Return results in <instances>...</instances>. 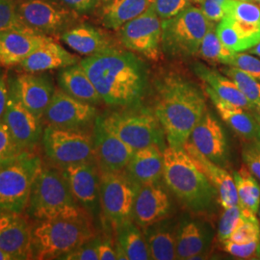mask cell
Masks as SVG:
<instances>
[{
	"instance_id": "obj_1",
	"label": "cell",
	"mask_w": 260,
	"mask_h": 260,
	"mask_svg": "<svg viewBox=\"0 0 260 260\" xmlns=\"http://www.w3.org/2000/svg\"><path fill=\"white\" fill-rule=\"evenodd\" d=\"M80 64L103 103L114 108L140 105L148 88V69L134 52L114 48L82 59Z\"/></svg>"
},
{
	"instance_id": "obj_2",
	"label": "cell",
	"mask_w": 260,
	"mask_h": 260,
	"mask_svg": "<svg viewBox=\"0 0 260 260\" xmlns=\"http://www.w3.org/2000/svg\"><path fill=\"white\" fill-rule=\"evenodd\" d=\"M153 111L169 146L183 148L196 124L207 111L205 93L182 76L167 75L158 82Z\"/></svg>"
},
{
	"instance_id": "obj_3",
	"label": "cell",
	"mask_w": 260,
	"mask_h": 260,
	"mask_svg": "<svg viewBox=\"0 0 260 260\" xmlns=\"http://www.w3.org/2000/svg\"><path fill=\"white\" fill-rule=\"evenodd\" d=\"M163 158L164 182L186 210L196 216L212 213L219 204L217 191L185 149L168 146Z\"/></svg>"
},
{
	"instance_id": "obj_4",
	"label": "cell",
	"mask_w": 260,
	"mask_h": 260,
	"mask_svg": "<svg viewBox=\"0 0 260 260\" xmlns=\"http://www.w3.org/2000/svg\"><path fill=\"white\" fill-rule=\"evenodd\" d=\"M99 233L87 211L73 216L32 221L31 259H59Z\"/></svg>"
},
{
	"instance_id": "obj_5",
	"label": "cell",
	"mask_w": 260,
	"mask_h": 260,
	"mask_svg": "<svg viewBox=\"0 0 260 260\" xmlns=\"http://www.w3.org/2000/svg\"><path fill=\"white\" fill-rule=\"evenodd\" d=\"M86 210L77 204L60 168L44 163L33 183L24 210L31 221L73 217Z\"/></svg>"
},
{
	"instance_id": "obj_6",
	"label": "cell",
	"mask_w": 260,
	"mask_h": 260,
	"mask_svg": "<svg viewBox=\"0 0 260 260\" xmlns=\"http://www.w3.org/2000/svg\"><path fill=\"white\" fill-rule=\"evenodd\" d=\"M100 118L107 129L134 150L151 145L164 147L165 134L155 113L141 104L117 108Z\"/></svg>"
},
{
	"instance_id": "obj_7",
	"label": "cell",
	"mask_w": 260,
	"mask_h": 260,
	"mask_svg": "<svg viewBox=\"0 0 260 260\" xmlns=\"http://www.w3.org/2000/svg\"><path fill=\"white\" fill-rule=\"evenodd\" d=\"M211 22L200 8L191 6L171 19L161 21V48L170 55L198 54Z\"/></svg>"
},
{
	"instance_id": "obj_8",
	"label": "cell",
	"mask_w": 260,
	"mask_h": 260,
	"mask_svg": "<svg viewBox=\"0 0 260 260\" xmlns=\"http://www.w3.org/2000/svg\"><path fill=\"white\" fill-rule=\"evenodd\" d=\"M93 128L62 129L45 126L41 143L47 163L60 169L95 163Z\"/></svg>"
},
{
	"instance_id": "obj_9",
	"label": "cell",
	"mask_w": 260,
	"mask_h": 260,
	"mask_svg": "<svg viewBox=\"0 0 260 260\" xmlns=\"http://www.w3.org/2000/svg\"><path fill=\"white\" fill-rule=\"evenodd\" d=\"M43 165L38 151L24 152L0 167V209L23 212Z\"/></svg>"
},
{
	"instance_id": "obj_10",
	"label": "cell",
	"mask_w": 260,
	"mask_h": 260,
	"mask_svg": "<svg viewBox=\"0 0 260 260\" xmlns=\"http://www.w3.org/2000/svg\"><path fill=\"white\" fill-rule=\"evenodd\" d=\"M140 185L125 171L101 172V211L113 231L132 220V209Z\"/></svg>"
},
{
	"instance_id": "obj_11",
	"label": "cell",
	"mask_w": 260,
	"mask_h": 260,
	"mask_svg": "<svg viewBox=\"0 0 260 260\" xmlns=\"http://www.w3.org/2000/svg\"><path fill=\"white\" fill-rule=\"evenodd\" d=\"M18 11L28 28L54 39L78 23L79 14L60 0H19Z\"/></svg>"
},
{
	"instance_id": "obj_12",
	"label": "cell",
	"mask_w": 260,
	"mask_h": 260,
	"mask_svg": "<svg viewBox=\"0 0 260 260\" xmlns=\"http://www.w3.org/2000/svg\"><path fill=\"white\" fill-rule=\"evenodd\" d=\"M160 19L150 6L139 17L122 25L118 30L122 47L149 60H158L162 34Z\"/></svg>"
},
{
	"instance_id": "obj_13",
	"label": "cell",
	"mask_w": 260,
	"mask_h": 260,
	"mask_svg": "<svg viewBox=\"0 0 260 260\" xmlns=\"http://www.w3.org/2000/svg\"><path fill=\"white\" fill-rule=\"evenodd\" d=\"M98 117L94 105L78 101L56 87L52 100L43 116L45 126L62 129H92Z\"/></svg>"
},
{
	"instance_id": "obj_14",
	"label": "cell",
	"mask_w": 260,
	"mask_h": 260,
	"mask_svg": "<svg viewBox=\"0 0 260 260\" xmlns=\"http://www.w3.org/2000/svg\"><path fill=\"white\" fill-rule=\"evenodd\" d=\"M9 90L27 110L43 120L55 92L53 76L48 73L16 72L8 75Z\"/></svg>"
},
{
	"instance_id": "obj_15",
	"label": "cell",
	"mask_w": 260,
	"mask_h": 260,
	"mask_svg": "<svg viewBox=\"0 0 260 260\" xmlns=\"http://www.w3.org/2000/svg\"><path fill=\"white\" fill-rule=\"evenodd\" d=\"M77 204L93 218L101 212V171L96 163L60 169Z\"/></svg>"
},
{
	"instance_id": "obj_16",
	"label": "cell",
	"mask_w": 260,
	"mask_h": 260,
	"mask_svg": "<svg viewBox=\"0 0 260 260\" xmlns=\"http://www.w3.org/2000/svg\"><path fill=\"white\" fill-rule=\"evenodd\" d=\"M3 121L22 151H37L44 130L43 120L27 110L10 90Z\"/></svg>"
},
{
	"instance_id": "obj_17",
	"label": "cell",
	"mask_w": 260,
	"mask_h": 260,
	"mask_svg": "<svg viewBox=\"0 0 260 260\" xmlns=\"http://www.w3.org/2000/svg\"><path fill=\"white\" fill-rule=\"evenodd\" d=\"M32 221L22 212L0 209V249L13 259H31Z\"/></svg>"
},
{
	"instance_id": "obj_18",
	"label": "cell",
	"mask_w": 260,
	"mask_h": 260,
	"mask_svg": "<svg viewBox=\"0 0 260 260\" xmlns=\"http://www.w3.org/2000/svg\"><path fill=\"white\" fill-rule=\"evenodd\" d=\"M93 133L95 163L100 171H124L135 150L107 129L99 115L93 124Z\"/></svg>"
},
{
	"instance_id": "obj_19",
	"label": "cell",
	"mask_w": 260,
	"mask_h": 260,
	"mask_svg": "<svg viewBox=\"0 0 260 260\" xmlns=\"http://www.w3.org/2000/svg\"><path fill=\"white\" fill-rule=\"evenodd\" d=\"M213 238V229L205 220L184 217L178 223L177 259H205Z\"/></svg>"
},
{
	"instance_id": "obj_20",
	"label": "cell",
	"mask_w": 260,
	"mask_h": 260,
	"mask_svg": "<svg viewBox=\"0 0 260 260\" xmlns=\"http://www.w3.org/2000/svg\"><path fill=\"white\" fill-rule=\"evenodd\" d=\"M188 141L205 157L220 166L224 165L229 154L228 142L221 124L212 113L205 112Z\"/></svg>"
},
{
	"instance_id": "obj_21",
	"label": "cell",
	"mask_w": 260,
	"mask_h": 260,
	"mask_svg": "<svg viewBox=\"0 0 260 260\" xmlns=\"http://www.w3.org/2000/svg\"><path fill=\"white\" fill-rule=\"evenodd\" d=\"M171 212V201L161 182L140 186L135 197L132 221L141 229L168 218Z\"/></svg>"
},
{
	"instance_id": "obj_22",
	"label": "cell",
	"mask_w": 260,
	"mask_h": 260,
	"mask_svg": "<svg viewBox=\"0 0 260 260\" xmlns=\"http://www.w3.org/2000/svg\"><path fill=\"white\" fill-rule=\"evenodd\" d=\"M54 38L32 30L0 31V67L15 68L44 44Z\"/></svg>"
},
{
	"instance_id": "obj_23",
	"label": "cell",
	"mask_w": 260,
	"mask_h": 260,
	"mask_svg": "<svg viewBox=\"0 0 260 260\" xmlns=\"http://www.w3.org/2000/svg\"><path fill=\"white\" fill-rule=\"evenodd\" d=\"M58 39L77 54L86 57L119 48L109 34L88 23H76L65 30Z\"/></svg>"
},
{
	"instance_id": "obj_24",
	"label": "cell",
	"mask_w": 260,
	"mask_h": 260,
	"mask_svg": "<svg viewBox=\"0 0 260 260\" xmlns=\"http://www.w3.org/2000/svg\"><path fill=\"white\" fill-rule=\"evenodd\" d=\"M224 10V17L239 35L242 52L259 43L260 6L248 0H228Z\"/></svg>"
},
{
	"instance_id": "obj_25",
	"label": "cell",
	"mask_w": 260,
	"mask_h": 260,
	"mask_svg": "<svg viewBox=\"0 0 260 260\" xmlns=\"http://www.w3.org/2000/svg\"><path fill=\"white\" fill-rule=\"evenodd\" d=\"M205 93L210 98L220 117L232 129L248 142L260 143V114L255 108H243L225 103L205 86Z\"/></svg>"
},
{
	"instance_id": "obj_26",
	"label": "cell",
	"mask_w": 260,
	"mask_h": 260,
	"mask_svg": "<svg viewBox=\"0 0 260 260\" xmlns=\"http://www.w3.org/2000/svg\"><path fill=\"white\" fill-rule=\"evenodd\" d=\"M183 149L216 189L221 206L223 208H229L239 205L233 176L229 174L222 166L205 157L189 141L186 142Z\"/></svg>"
},
{
	"instance_id": "obj_27",
	"label": "cell",
	"mask_w": 260,
	"mask_h": 260,
	"mask_svg": "<svg viewBox=\"0 0 260 260\" xmlns=\"http://www.w3.org/2000/svg\"><path fill=\"white\" fill-rule=\"evenodd\" d=\"M81 59L62 47L55 39L50 40L20 62L16 72L46 73L79 63Z\"/></svg>"
},
{
	"instance_id": "obj_28",
	"label": "cell",
	"mask_w": 260,
	"mask_h": 260,
	"mask_svg": "<svg viewBox=\"0 0 260 260\" xmlns=\"http://www.w3.org/2000/svg\"><path fill=\"white\" fill-rule=\"evenodd\" d=\"M124 171L140 186L161 182L164 171L163 149L151 145L136 149Z\"/></svg>"
},
{
	"instance_id": "obj_29",
	"label": "cell",
	"mask_w": 260,
	"mask_h": 260,
	"mask_svg": "<svg viewBox=\"0 0 260 260\" xmlns=\"http://www.w3.org/2000/svg\"><path fill=\"white\" fill-rule=\"evenodd\" d=\"M142 230L148 243L151 259H177L178 223L166 218Z\"/></svg>"
},
{
	"instance_id": "obj_30",
	"label": "cell",
	"mask_w": 260,
	"mask_h": 260,
	"mask_svg": "<svg viewBox=\"0 0 260 260\" xmlns=\"http://www.w3.org/2000/svg\"><path fill=\"white\" fill-rule=\"evenodd\" d=\"M56 80L60 89L78 101L94 106L103 103L80 62L58 70Z\"/></svg>"
},
{
	"instance_id": "obj_31",
	"label": "cell",
	"mask_w": 260,
	"mask_h": 260,
	"mask_svg": "<svg viewBox=\"0 0 260 260\" xmlns=\"http://www.w3.org/2000/svg\"><path fill=\"white\" fill-rule=\"evenodd\" d=\"M193 70L196 75L204 81L205 86L223 102L243 108H255L233 80L223 75L222 72H218L202 63H196Z\"/></svg>"
},
{
	"instance_id": "obj_32",
	"label": "cell",
	"mask_w": 260,
	"mask_h": 260,
	"mask_svg": "<svg viewBox=\"0 0 260 260\" xmlns=\"http://www.w3.org/2000/svg\"><path fill=\"white\" fill-rule=\"evenodd\" d=\"M114 232L118 259H151L145 234L137 223L132 220L126 221Z\"/></svg>"
},
{
	"instance_id": "obj_33",
	"label": "cell",
	"mask_w": 260,
	"mask_h": 260,
	"mask_svg": "<svg viewBox=\"0 0 260 260\" xmlns=\"http://www.w3.org/2000/svg\"><path fill=\"white\" fill-rule=\"evenodd\" d=\"M151 3L152 0H113L100 6V21L103 27L118 31L122 25L146 12Z\"/></svg>"
},
{
	"instance_id": "obj_34",
	"label": "cell",
	"mask_w": 260,
	"mask_h": 260,
	"mask_svg": "<svg viewBox=\"0 0 260 260\" xmlns=\"http://www.w3.org/2000/svg\"><path fill=\"white\" fill-rule=\"evenodd\" d=\"M233 178L243 213L256 215L260 206L259 181L245 164L237 172H234Z\"/></svg>"
},
{
	"instance_id": "obj_35",
	"label": "cell",
	"mask_w": 260,
	"mask_h": 260,
	"mask_svg": "<svg viewBox=\"0 0 260 260\" xmlns=\"http://www.w3.org/2000/svg\"><path fill=\"white\" fill-rule=\"evenodd\" d=\"M216 22H211V25L207 30L201 47L199 49L198 54L208 62L219 63L228 66L232 57L235 52L230 50L229 48L223 46L222 42L218 37L216 30Z\"/></svg>"
},
{
	"instance_id": "obj_36",
	"label": "cell",
	"mask_w": 260,
	"mask_h": 260,
	"mask_svg": "<svg viewBox=\"0 0 260 260\" xmlns=\"http://www.w3.org/2000/svg\"><path fill=\"white\" fill-rule=\"evenodd\" d=\"M221 72L231 78L243 94L254 106L260 102V82L251 75L233 66L224 67Z\"/></svg>"
},
{
	"instance_id": "obj_37",
	"label": "cell",
	"mask_w": 260,
	"mask_h": 260,
	"mask_svg": "<svg viewBox=\"0 0 260 260\" xmlns=\"http://www.w3.org/2000/svg\"><path fill=\"white\" fill-rule=\"evenodd\" d=\"M243 221L244 216L240 205L223 208V211L221 214L219 220L217 232L219 242L222 244L223 242L229 240L233 232L243 223Z\"/></svg>"
},
{
	"instance_id": "obj_38",
	"label": "cell",
	"mask_w": 260,
	"mask_h": 260,
	"mask_svg": "<svg viewBox=\"0 0 260 260\" xmlns=\"http://www.w3.org/2000/svg\"><path fill=\"white\" fill-rule=\"evenodd\" d=\"M18 1L19 0H0V31L31 30L19 17Z\"/></svg>"
},
{
	"instance_id": "obj_39",
	"label": "cell",
	"mask_w": 260,
	"mask_h": 260,
	"mask_svg": "<svg viewBox=\"0 0 260 260\" xmlns=\"http://www.w3.org/2000/svg\"><path fill=\"white\" fill-rule=\"evenodd\" d=\"M243 223L233 232L230 241L235 243H249L260 239L259 220L256 215L252 213H243Z\"/></svg>"
},
{
	"instance_id": "obj_40",
	"label": "cell",
	"mask_w": 260,
	"mask_h": 260,
	"mask_svg": "<svg viewBox=\"0 0 260 260\" xmlns=\"http://www.w3.org/2000/svg\"><path fill=\"white\" fill-rule=\"evenodd\" d=\"M5 121L0 120V167L23 154Z\"/></svg>"
},
{
	"instance_id": "obj_41",
	"label": "cell",
	"mask_w": 260,
	"mask_h": 260,
	"mask_svg": "<svg viewBox=\"0 0 260 260\" xmlns=\"http://www.w3.org/2000/svg\"><path fill=\"white\" fill-rule=\"evenodd\" d=\"M223 250L229 254L240 259H255L260 258V239L249 243H235L226 241L222 243Z\"/></svg>"
},
{
	"instance_id": "obj_42",
	"label": "cell",
	"mask_w": 260,
	"mask_h": 260,
	"mask_svg": "<svg viewBox=\"0 0 260 260\" xmlns=\"http://www.w3.org/2000/svg\"><path fill=\"white\" fill-rule=\"evenodd\" d=\"M192 1L193 0H152L151 6L160 19H168L193 6Z\"/></svg>"
},
{
	"instance_id": "obj_43",
	"label": "cell",
	"mask_w": 260,
	"mask_h": 260,
	"mask_svg": "<svg viewBox=\"0 0 260 260\" xmlns=\"http://www.w3.org/2000/svg\"><path fill=\"white\" fill-rule=\"evenodd\" d=\"M228 66L240 69L260 82V59L251 55V53L235 52Z\"/></svg>"
},
{
	"instance_id": "obj_44",
	"label": "cell",
	"mask_w": 260,
	"mask_h": 260,
	"mask_svg": "<svg viewBox=\"0 0 260 260\" xmlns=\"http://www.w3.org/2000/svg\"><path fill=\"white\" fill-rule=\"evenodd\" d=\"M98 246H99V234L95 237L90 239L89 241L85 242L77 249L62 255L59 259L100 260Z\"/></svg>"
},
{
	"instance_id": "obj_45",
	"label": "cell",
	"mask_w": 260,
	"mask_h": 260,
	"mask_svg": "<svg viewBox=\"0 0 260 260\" xmlns=\"http://www.w3.org/2000/svg\"><path fill=\"white\" fill-rule=\"evenodd\" d=\"M244 164L260 183V147L257 143L248 142L242 149Z\"/></svg>"
},
{
	"instance_id": "obj_46",
	"label": "cell",
	"mask_w": 260,
	"mask_h": 260,
	"mask_svg": "<svg viewBox=\"0 0 260 260\" xmlns=\"http://www.w3.org/2000/svg\"><path fill=\"white\" fill-rule=\"evenodd\" d=\"M98 251H99L100 260L118 259L115 240L107 233H104L103 235L99 234Z\"/></svg>"
},
{
	"instance_id": "obj_47",
	"label": "cell",
	"mask_w": 260,
	"mask_h": 260,
	"mask_svg": "<svg viewBox=\"0 0 260 260\" xmlns=\"http://www.w3.org/2000/svg\"><path fill=\"white\" fill-rule=\"evenodd\" d=\"M70 9L79 15L90 14L99 7V0H60Z\"/></svg>"
},
{
	"instance_id": "obj_48",
	"label": "cell",
	"mask_w": 260,
	"mask_h": 260,
	"mask_svg": "<svg viewBox=\"0 0 260 260\" xmlns=\"http://www.w3.org/2000/svg\"><path fill=\"white\" fill-rule=\"evenodd\" d=\"M9 99L8 74L4 68L0 67V120H3Z\"/></svg>"
},
{
	"instance_id": "obj_49",
	"label": "cell",
	"mask_w": 260,
	"mask_h": 260,
	"mask_svg": "<svg viewBox=\"0 0 260 260\" xmlns=\"http://www.w3.org/2000/svg\"><path fill=\"white\" fill-rule=\"evenodd\" d=\"M249 52H250L251 54H254V55L257 56V57H259L260 58V42L258 44H256L254 47L250 48V49H249Z\"/></svg>"
},
{
	"instance_id": "obj_50",
	"label": "cell",
	"mask_w": 260,
	"mask_h": 260,
	"mask_svg": "<svg viewBox=\"0 0 260 260\" xmlns=\"http://www.w3.org/2000/svg\"><path fill=\"white\" fill-rule=\"evenodd\" d=\"M111 1H113V0H99V7L105 5V4H107V3L111 2Z\"/></svg>"
},
{
	"instance_id": "obj_51",
	"label": "cell",
	"mask_w": 260,
	"mask_h": 260,
	"mask_svg": "<svg viewBox=\"0 0 260 260\" xmlns=\"http://www.w3.org/2000/svg\"><path fill=\"white\" fill-rule=\"evenodd\" d=\"M251 2H253V3H255V4H257L258 6H260V0H250Z\"/></svg>"
},
{
	"instance_id": "obj_52",
	"label": "cell",
	"mask_w": 260,
	"mask_h": 260,
	"mask_svg": "<svg viewBox=\"0 0 260 260\" xmlns=\"http://www.w3.org/2000/svg\"><path fill=\"white\" fill-rule=\"evenodd\" d=\"M255 109L258 111V113L260 114V102L259 103H257L256 105H255Z\"/></svg>"
},
{
	"instance_id": "obj_53",
	"label": "cell",
	"mask_w": 260,
	"mask_h": 260,
	"mask_svg": "<svg viewBox=\"0 0 260 260\" xmlns=\"http://www.w3.org/2000/svg\"><path fill=\"white\" fill-rule=\"evenodd\" d=\"M258 216H259V222H260V206H259V209H258Z\"/></svg>"
},
{
	"instance_id": "obj_54",
	"label": "cell",
	"mask_w": 260,
	"mask_h": 260,
	"mask_svg": "<svg viewBox=\"0 0 260 260\" xmlns=\"http://www.w3.org/2000/svg\"><path fill=\"white\" fill-rule=\"evenodd\" d=\"M257 144H258V145H259V147H260V143H257Z\"/></svg>"
}]
</instances>
